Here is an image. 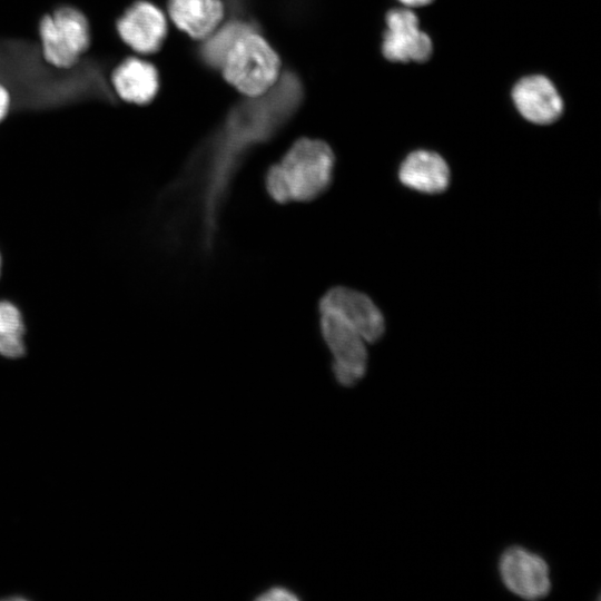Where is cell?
Instances as JSON below:
<instances>
[{"instance_id":"cell-17","label":"cell","mask_w":601,"mask_h":601,"mask_svg":"<svg viewBox=\"0 0 601 601\" xmlns=\"http://www.w3.org/2000/svg\"><path fill=\"white\" fill-rule=\"evenodd\" d=\"M403 4L408 7H420L432 2L433 0H400Z\"/></svg>"},{"instance_id":"cell-2","label":"cell","mask_w":601,"mask_h":601,"mask_svg":"<svg viewBox=\"0 0 601 601\" xmlns=\"http://www.w3.org/2000/svg\"><path fill=\"white\" fill-rule=\"evenodd\" d=\"M220 69L225 80L238 92L258 97L276 82L280 60L263 36L249 30L235 41Z\"/></svg>"},{"instance_id":"cell-15","label":"cell","mask_w":601,"mask_h":601,"mask_svg":"<svg viewBox=\"0 0 601 601\" xmlns=\"http://www.w3.org/2000/svg\"><path fill=\"white\" fill-rule=\"evenodd\" d=\"M298 594L284 585H273L264 590L256 597V600L264 601H295L298 600Z\"/></svg>"},{"instance_id":"cell-10","label":"cell","mask_w":601,"mask_h":601,"mask_svg":"<svg viewBox=\"0 0 601 601\" xmlns=\"http://www.w3.org/2000/svg\"><path fill=\"white\" fill-rule=\"evenodd\" d=\"M398 178L407 188L425 194H439L450 184V169L439 154L416 150L401 164Z\"/></svg>"},{"instance_id":"cell-14","label":"cell","mask_w":601,"mask_h":601,"mask_svg":"<svg viewBox=\"0 0 601 601\" xmlns=\"http://www.w3.org/2000/svg\"><path fill=\"white\" fill-rule=\"evenodd\" d=\"M253 30L243 21H230L213 31L201 47L204 59L211 66L220 68L226 55L243 33Z\"/></svg>"},{"instance_id":"cell-13","label":"cell","mask_w":601,"mask_h":601,"mask_svg":"<svg viewBox=\"0 0 601 601\" xmlns=\"http://www.w3.org/2000/svg\"><path fill=\"white\" fill-rule=\"evenodd\" d=\"M24 325L20 311L12 303L0 300V354L20 357L24 353Z\"/></svg>"},{"instance_id":"cell-12","label":"cell","mask_w":601,"mask_h":601,"mask_svg":"<svg viewBox=\"0 0 601 601\" xmlns=\"http://www.w3.org/2000/svg\"><path fill=\"white\" fill-rule=\"evenodd\" d=\"M220 0H169L168 14L175 26L194 39H205L224 18Z\"/></svg>"},{"instance_id":"cell-3","label":"cell","mask_w":601,"mask_h":601,"mask_svg":"<svg viewBox=\"0 0 601 601\" xmlns=\"http://www.w3.org/2000/svg\"><path fill=\"white\" fill-rule=\"evenodd\" d=\"M317 314L322 339L332 355L334 378L339 385L351 387L367 371V343L356 327L335 309L317 303Z\"/></svg>"},{"instance_id":"cell-7","label":"cell","mask_w":601,"mask_h":601,"mask_svg":"<svg viewBox=\"0 0 601 601\" xmlns=\"http://www.w3.org/2000/svg\"><path fill=\"white\" fill-rule=\"evenodd\" d=\"M345 317L359 332L367 344L377 342L385 333V319L376 304L366 294L346 287L334 286L318 299Z\"/></svg>"},{"instance_id":"cell-18","label":"cell","mask_w":601,"mask_h":601,"mask_svg":"<svg viewBox=\"0 0 601 601\" xmlns=\"http://www.w3.org/2000/svg\"><path fill=\"white\" fill-rule=\"evenodd\" d=\"M0 273H1V256H0Z\"/></svg>"},{"instance_id":"cell-6","label":"cell","mask_w":601,"mask_h":601,"mask_svg":"<svg viewBox=\"0 0 601 601\" xmlns=\"http://www.w3.org/2000/svg\"><path fill=\"white\" fill-rule=\"evenodd\" d=\"M383 53L391 61L427 60L432 53L430 37L418 28V19L407 9H394L386 16Z\"/></svg>"},{"instance_id":"cell-1","label":"cell","mask_w":601,"mask_h":601,"mask_svg":"<svg viewBox=\"0 0 601 601\" xmlns=\"http://www.w3.org/2000/svg\"><path fill=\"white\" fill-rule=\"evenodd\" d=\"M334 167L335 155L326 141L302 137L266 169L264 188L278 205L314 201L332 186Z\"/></svg>"},{"instance_id":"cell-5","label":"cell","mask_w":601,"mask_h":601,"mask_svg":"<svg viewBox=\"0 0 601 601\" xmlns=\"http://www.w3.org/2000/svg\"><path fill=\"white\" fill-rule=\"evenodd\" d=\"M499 574L504 587L524 600H539L551 591L548 562L524 546L514 545L503 551L499 560Z\"/></svg>"},{"instance_id":"cell-16","label":"cell","mask_w":601,"mask_h":601,"mask_svg":"<svg viewBox=\"0 0 601 601\" xmlns=\"http://www.w3.org/2000/svg\"><path fill=\"white\" fill-rule=\"evenodd\" d=\"M10 106L8 90L0 83V121L6 117Z\"/></svg>"},{"instance_id":"cell-8","label":"cell","mask_w":601,"mask_h":601,"mask_svg":"<svg viewBox=\"0 0 601 601\" xmlns=\"http://www.w3.org/2000/svg\"><path fill=\"white\" fill-rule=\"evenodd\" d=\"M117 31L134 51L148 55L161 47L167 35V20L157 6L138 1L117 21Z\"/></svg>"},{"instance_id":"cell-9","label":"cell","mask_w":601,"mask_h":601,"mask_svg":"<svg viewBox=\"0 0 601 601\" xmlns=\"http://www.w3.org/2000/svg\"><path fill=\"white\" fill-rule=\"evenodd\" d=\"M512 97L519 112L529 121L548 125L563 110L562 99L553 83L543 76H529L513 88Z\"/></svg>"},{"instance_id":"cell-11","label":"cell","mask_w":601,"mask_h":601,"mask_svg":"<svg viewBox=\"0 0 601 601\" xmlns=\"http://www.w3.org/2000/svg\"><path fill=\"white\" fill-rule=\"evenodd\" d=\"M111 82L122 100L145 105L155 98L159 87V77L152 63L130 57L112 71Z\"/></svg>"},{"instance_id":"cell-4","label":"cell","mask_w":601,"mask_h":601,"mask_svg":"<svg viewBox=\"0 0 601 601\" xmlns=\"http://www.w3.org/2000/svg\"><path fill=\"white\" fill-rule=\"evenodd\" d=\"M39 33L45 60L58 68L73 66L90 43L85 14L71 7H62L45 16Z\"/></svg>"}]
</instances>
